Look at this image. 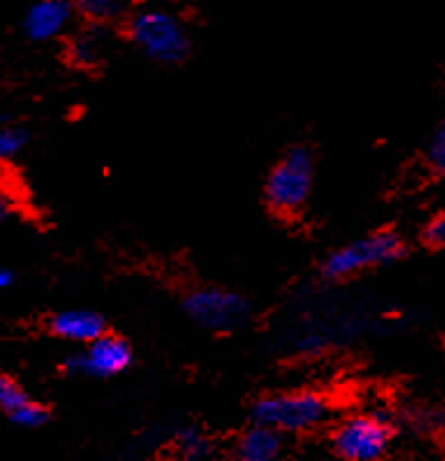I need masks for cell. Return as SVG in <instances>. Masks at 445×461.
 I'll list each match as a JSON object with an SVG mask.
<instances>
[{
    "mask_svg": "<svg viewBox=\"0 0 445 461\" xmlns=\"http://www.w3.org/2000/svg\"><path fill=\"white\" fill-rule=\"evenodd\" d=\"M427 165L436 175H445V121L431 134L427 146Z\"/></svg>",
    "mask_w": 445,
    "mask_h": 461,
    "instance_id": "e0dca14e",
    "label": "cell"
},
{
    "mask_svg": "<svg viewBox=\"0 0 445 461\" xmlns=\"http://www.w3.org/2000/svg\"><path fill=\"white\" fill-rule=\"evenodd\" d=\"M29 401H33V398L14 382L13 376H7L0 372V412L5 414V417H13V414L17 412V410H22Z\"/></svg>",
    "mask_w": 445,
    "mask_h": 461,
    "instance_id": "9a60e30c",
    "label": "cell"
},
{
    "mask_svg": "<svg viewBox=\"0 0 445 461\" xmlns=\"http://www.w3.org/2000/svg\"><path fill=\"white\" fill-rule=\"evenodd\" d=\"M175 459L177 461H214V443L208 433L195 426H186L175 436Z\"/></svg>",
    "mask_w": 445,
    "mask_h": 461,
    "instance_id": "7c38bea8",
    "label": "cell"
},
{
    "mask_svg": "<svg viewBox=\"0 0 445 461\" xmlns=\"http://www.w3.org/2000/svg\"><path fill=\"white\" fill-rule=\"evenodd\" d=\"M13 285V274H10V268L0 267V290H5V287Z\"/></svg>",
    "mask_w": 445,
    "mask_h": 461,
    "instance_id": "ffe728a7",
    "label": "cell"
},
{
    "mask_svg": "<svg viewBox=\"0 0 445 461\" xmlns=\"http://www.w3.org/2000/svg\"><path fill=\"white\" fill-rule=\"evenodd\" d=\"M128 38L141 55L159 64H179L191 50V38L182 19L175 14L147 7L128 19Z\"/></svg>",
    "mask_w": 445,
    "mask_h": 461,
    "instance_id": "7a4b0ae2",
    "label": "cell"
},
{
    "mask_svg": "<svg viewBox=\"0 0 445 461\" xmlns=\"http://www.w3.org/2000/svg\"><path fill=\"white\" fill-rule=\"evenodd\" d=\"M313 156L304 146H295L268 172L264 198L271 212L293 217L309 203L313 191Z\"/></svg>",
    "mask_w": 445,
    "mask_h": 461,
    "instance_id": "3957f363",
    "label": "cell"
},
{
    "mask_svg": "<svg viewBox=\"0 0 445 461\" xmlns=\"http://www.w3.org/2000/svg\"><path fill=\"white\" fill-rule=\"evenodd\" d=\"M7 421L13 426H19V429H41L50 421V410L38 401H29L13 417H7Z\"/></svg>",
    "mask_w": 445,
    "mask_h": 461,
    "instance_id": "2e32d148",
    "label": "cell"
},
{
    "mask_svg": "<svg viewBox=\"0 0 445 461\" xmlns=\"http://www.w3.org/2000/svg\"><path fill=\"white\" fill-rule=\"evenodd\" d=\"M76 10L74 0H36L24 14V36L33 43H48L57 41L71 29Z\"/></svg>",
    "mask_w": 445,
    "mask_h": 461,
    "instance_id": "ba28073f",
    "label": "cell"
},
{
    "mask_svg": "<svg viewBox=\"0 0 445 461\" xmlns=\"http://www.w3.org/2000/svg\"><path fill=\"white\" fill-rule=\"evenodd\" d=\"M424 238L431 245H445V214L433 219L431 224L427 226V230H424Z\"/></svg>",
    "mask_w": 445,
    "mask_h": 461,
    "instance_id": "ac0fdd59",
    "label": "cell"
},
{
    "mask_svg": "<svg viewBox=\"0 0 445 461\" xmlns=\"http://www.w3.org/2000/svg\"><path fill=\"white\" fill-rule=\"evenodd\" d=\"M182 309L195 325L213 332H233L252 313L250 302L243 294L224 287H195L184 297Z\"/></svg>",
    "mask_w": 445,
    "mask_h": 461,
    "instance_id": "8992f818",
    "label": "cell"
},
{
    "mask_svg": "<svg viewBox=\"0 0 445 461\" xmlns=\"http://www.w3.org/2000/svg\"><path fill=\"white\" fill-rule=\"evenodd\" d=\"M48 330L55 334L57 339L87 346L95 339H99L102 334H106V322L97 311L68 309L59 311V313L50 318Z\"/></svg>",
    "mask_w": 445,
    "mask_h": 461,
    "instance_id": "9c48e42d",
    "label": "cell"
},
{
    "mask_svg": "<svg viewBox=\"0 0 445 461\" xmlns=\"http://www.w3.org/2000/svg\"><path fill=\"white\" fill-rule=\"evenodd\" d=\"M29 146V132L26 128L13 121L0 122V163H13Z\"/></svg>",
    "mask_w": 445,
    "mask_h": 461,
    "instance_id": "5bb4252c",
    "label": "cell"
},
{
    "mask_svg": "<svg viewBox=\"0 0 445 461\" xmlns=\"http://www.w3.org/2000/svg\"><path fill=\"white\" fill-rule=\"evenodd\" d=\"M132 365V348L125 339L114 334H102L92 344L83 346L78 353L64 360V370L74 376L90 379H111Z\"/></svg>",
    "mask_w": 445,
    "mask_h": 461,
    "instance_id": "52a82bcc",
    "label": "cell"
},
{
    "mask_svg": "<svg viewBox=\"0 0 445 461\" xmlns=\"http://www.w3.org/2000/svg\"><path fill=\"white\" fill-rule=\"evenodd\" d=\"M405 255V243L394 230H377L366 238L341 245L323 261V276L328 280H344L370 268L386 267Z\"/></svg>",
    "mask_w": 445,
    "mask_h": 461,
    "instance_id": "277c9868",
    "label": "cell"
},
{
    "mask_svg": "<svg viewBox=\"0 0 445 461\" xmlns=\"http://www.w3.org/2000/svg\"><path fill=\"white\" fill-rule=\"evenodd\" d=\"M330 414V402L318 391H283L264 395L252 405V424L267 426L281 433H306L323 424Z\"/></svg>",
    "mask_w": 445,
    "mask_h": 461,
    "instance_id": "6da1fadb",
    "label": "cell"
},
{
    "mask_svg": "<svg viewBox=\"0 0 445 461\" xmlns=\"http://www.w3.org/2000/svg\"><path fill=\"white\" fill-rule=\"evenodd\" d=\"M233 461H283V436L267 426L252 424L236 440Z\"/></svg>",
    "mask_w": 445,
    "mask_h": 461,
    "instance_id": "8fae6325",
    "label": "cell"
},
{
    "mask_svg": "<svg viewBox=\"0 0 445 461\" xmlns=\"http://www.w3.org/2000/svg\"><path fill=\"white\" fill-rule=\"evenodd\" d=\"M74 5L87 24L106 26L125 14L128 0H74Z\"/></svg>",
    "mask_w": 445,
    "mask_h": 461,
    "instance_id": "4fadbf2b",
    "label": "cell"
},
{
    "mask_svg": "<svg viewBox=\"0 0 445 461\" xmlns=\"http://www.w3.org/2000/svg\"><path fill=\"white\" fill-rule=\"evenodd\" d=\"M106 50H109L106 26L87 24L68 38L67 59L76 68H95L102 64Z\"/></svg>",
    "mask_w": 445,
    "mask_h": 461,
    "instance_id": "30bf717a",
    "label": "cell"
},
{
    "mask_svg": "<svg viewBox=\"0 0 445 461\" xmlns=\"http://www.w3.org/2000/svg\"><path fill=\"white\" fill-rule=\"evenodd\" d=\"M389 419L377 412L351 414L332 433V449L340 461H382L391 447Z\"/></svg>",
    "mask_w": 445,
    "mask_h": 461,
    "instance_id": "5b68a950",
    "label": "cell"
},
{
    "mask_svg": "<svg viewBox=\"0 0 445 461\" xmlns=\"http://www.w3.org/2000/svg\"><path fill=\"white\" fill-rule=\"evenodd\" d=\"M10 214H13V205H10V201H7L5 195H3V191H0V224H5L7 219H10Z\"/></svg>",
    "mask_w": 445,
    "mask_h": 461,
    "instance_id": "d6986e66",
    "label": "cell"
}]
</instances>
